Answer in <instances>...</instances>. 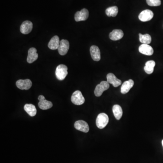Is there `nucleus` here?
<instances>
[{
	"mask_svg": "<svg viewBox=\"0 0 163 163\" xmlns=\"http://www.w3.org/2000/svg\"><path fill=\"white\" fill-rule=\"evenodd\" d=\"M155 65H156V62L154 61H148L146 62L145 66L144 67V70L147 74H152L154 71Z\"/></svg>",
	"mask_w": 163,
	"mask_h": 163,
	"instance_id": "21",
	"label": "nucleus"
},
{
	"mask_svg": "<svg viewBox=\"0 0 163 163\" xmlns=\"http://www.w3.org/2000/svg\"><path fill=\"white\" fill-rule=\"evenodd\" d=\"M139 39L141 43H143V44H147L149 45L152 42V37L151 35L149 34H145V35H142V34H139Z\"/></svg>",
	"mask_w": 163,
	"mask_h": 163,
	"instance_id": "23",
	"label": "nucleus"
},
{
	"mask_svg": "<svg viewBox=\"0 0 163 163\" xmlns=\"http://www.w3.org/2000/svg\"><path fill=\"white\" fill-rule=\"evenodd\" d=\"M68 67L64 64H60L58 66L55 71V75L59 80H64L68 75Z\"/></svg>",
	"mask_w": 163,
	"mask_h": 163,
	"instance_id": "2",
	"label": "nucleus"
},
{
	"mask_svg": "<svg viewBox=\"0 0 163 163\" xmlns=\"http://www.w3.org/2000/svg\"><path fill=\"white\" fill-rule=\"evenodd\" d=\"M134 82L132 79H129L128 81L125 82L122 84L121 92L125 94L128 93L130 89L134 86Z\"/></svg>",
	"mask_w": 163,
	"mask_h": 163,
	"instance_id": "16",
	"label": "nucleus"
},
{
	"mask_svg": "<svg viewBox=\"0 0 163 163\" xmlns=\"http://www.w3.org/2000/svg\"><path fill=\"white\" fill-rule=\"evenodd\" d=\"M108 122V116L104 113L99 114L96 119V125L100 129L105 128Z\"/></svg>",
	"mask_w": 163,
	"mask_h": 163,
	"instance_id": "1",
	"label": "nucleus"
},
{
	"mask_svg": "<svg viewBox=\"0 0 163 163\" xmlns=\"http://www.w3.org/2000/svg\"><path fill=\"white\" fill-rule=\"evenodd\" d=\"M74 126L76 130L84 133H87L89 130L88 124L84 121H77L74 123Z\"/></svg>",
	"mask_w": 163,
	"mask_h": 163,
	"instance_id": "7",
	"label": "nucleus"
},
{
	"mask_svg": "<svg viewBox=\"0 0 163 163\" xmlns=\"http://www.w3.org/2000/svg\"><path fill=\"white\" fill-rule=\"evenodd\" d=\"M24 111L29 115L30 116L34 117L36 115L37 113L36 108L34 105L32 104H26L24 105Z\"/></svg>",
	"mask_w": 163,
	"mask_h": 163,
	"instance_id": "19",
	"label": "nucleus"
},
{
	"mask_svg": "<svg viewBox=\"0 0 163 163\" xmlns=\"http://www.w3.org/2000/svg\"><path fill=\"white\" fill-rule=\"evenodd\" d=\"M118 13V9L116 6L109 7L106 10V14L108 16L115 17Z\"/></svg>",
	"mask_w": 163,
	"mask_h": 163,
	"instance_id": "22",
	"label": "nucleus"
},
{
	"mask_svg": "<svg viewBox=\"0 0 163 163\" xmlns=\"http://www.w3.org/2000/svg\"><path fill=\"white\" fill-rule=\"evenodd\" d=\"M139 52L146 55H152L154 53V50L152 47L147 44H142L139 48Z\"/></svg>",
	"mask_w": 163,
	"mask_h": 163,
	"instance_id": "14",
	"label": "nucleus"
},
{
	"mask_svg": "<svg viewBox=\"0 0 163 163\" xmlns=\"http://www.w3.org/2000/svg\"><path fill=\"white\" fill-rule=\"evenodd\" d=\"M59 39L57 35H55L52 37L48 44V47L52 50H55L58 49L60 44Z\"/></svg>",
	"mask_w": 163,
	"mask_h": 163,
	"instance_id": "18",
	"label": "nucleus"
},
{
	"mask_svg": "<svg viewBox=\"0 0 163 163\" xmlns=\"http://www.w3.org/2000/svg\"><path fill=\"white\" fill-rule=\"evenodd\" d=\"M71 99L73 104L76 105L83 104L85 102V99L82 93L78 90L75 91L73 93Z\"/></svg>",
	"mask_w": 163,
	"mask_h": 163,
	"instance_id": "3",
	"label": "nucleus"
},
{
	"mask_svg": "<svg viewBox=\"0 0 163 163\" xmlns=\"http://www.w3.org/2000/svg\"><path fill=\"white\" fill-rule=\"evenodd\" d=\"M154 16V13L150 10H145L139 14V19L142 22H146L151 20Z\"/></svg>",
	"mask_w": 163,
	"mask_h": 163,
	"instance_id": "8",
	"label": "nucleus"
},
{
	"mask_svg": "<svg viewBox=\"0 0 163 163\" xmlns=\"http://www.w3.org/2000/svg\"><path fill=\"white\" fill-rule=\"evenodd\" d=\"M38 99L40 101L38 104V106L41 109L44 110L49 109L53 107L52 103L51 101L46 100L45 97L43 95L39 96Z\"/></svg>",
	"mask_w": 163,
	"mask_h": 163,
	"instance_id": "5",
	"label": "nucleus"
},
{
	"mask_svg": "<svg viewBox=\"0 0 163 163\" xmlns=\"http://www.w3.org/2000/svg\"><path fill=\"white\" fill-rule=\"evenodd\" d=\"M162 146L163 147V140H162Z\"/></svg>",
	"mask_w": 163,
	"mask_h": 163,
	"instance_id": "25",
	"label": "nucleus"
},
{
	"mask_svg": "<svg viewBox=\"0 0 163 163\" xmlns=\"http://www.w3.org/2000/svg\"><path fill=\"white\" fill-rule=\"evenodd\" d=\"M146 2L148 5L152 7H157L161 3V0H146Z\"/></svg>",
	"mask_w": 163,
	"mask_h": 163,
	"instance_id": "24",
	"label": "nucleus"
},
{
	"mask_svg": "<svg viewBox=\"0 0 163 163\" xmlns=\"http://www.w3.org/2000/svg\"><path fill=\"white\" fill-rule=\"evenodd\" d=\"M124 33L121 29H114L109 34V38L112 41L120 40L123 37Z\"/></svg>",
	"mask_w": 163,
	"mask_h": 163,
	"instance_id": "17",
	"label": "nucleus"
},
{
	"mask_svg": "<svg viewBox=\"0 0 163 163\" xmlns=\"http://www.w3.org/2000/svg\"><path fill=\"white\" fill-rule=\"evenodd\" d=\"M112 112L116 119L119 120L122 116L123 111L122 108L120 105H114L112 108Z\"/></svg>",
	"mask_w": 163,
	"mask_h": 163,
	"instance_id": "20",
	"label": "nucleus"
},
{
	"mask_svg": "<svg viewBox=\"0 0 163 163\" xmlns=\"http://www.w3.org/2000/svg\"><path fill=\"white\" fill-rule=\"evenodd\" d=\"M90 54L93 60L99 61L101 59V53L99 47L96 46H93L90 49Z\"/></svg>",
	"mask_w": 163,
	"mask_h": 163,
	"instance_id": "12",
	"label": "nucleus"
},
{
	"mask_svg": "<svg viewBox=\"0 0 163 163\" xmlns=\"http://www.w3.org/2000/svg\"><path fill=\"white\" fill-rule=\"evenodd\" d=\"M38 54L37 53V50L35 48H31L28 51V55L27 58V61L28 63L31 64L37 59Z\"/></svg>",
	"mask_w": 163,
	"mask_h": 163,
	"instance_id": "15",
	"label": "nucleus"
},
{
	"mask_svg": "<svg viewBox=\"0 0 163 163\" xmlns=\"http://www.w3.org/2000/svg\"><path fill=\"white\" fill-rule=\"evenodd\" d=\"M89 16V12L87 9H83L77 12L75 15V20L77 22L86 20Z\"/></svg>",
	"mask_w": 163,
	"mask_h": 163,
	"instance_id": "10",
	"label": "nucleus"
},
{
	"mask_svg": "<svg viewBox=\"0 0 163 163\" xmlns=\"http://www.w3.org/2000/svg\"><path fill=\"white\" fill-rule=\"evenodd\" d=\"M69 48V42L67 40H61L60 42L59 46L58 49L59 54L61 55H64L68 52Z\"/></svg>",
	"mask_w": 163,
	"mask_h": 163,
	"instance_id": "9",
	"label": "nucleus"
},
{
	"mask_svg": "<svg viewBox=\"0 0 163 163\" xmlns=\"http://www.w3.org/2000/svg\"><path fill=\"white\" fill-rule=\"evenodd\" d=\"M32 85V82L29 79H20L16 82V86L21 90H28L31 87Z\"/></svg>",
	"mask_w": 163,
	"mask_h": 163,
	"instance_id": "6",
	"label": "nucleus"
},
{
	"mask_svg": "<svg viewBox=\"0 0 163 163\" xmlns=\"http://www.w3.org/2000/svg\"><path fill=\"white\" fill-rule=\"evenodd\" d=\"M109 83L107 81H102L98 84L94 90V94L96 97H100L103 93L109 88Z\"/></svg>",
	"mask_w": 163,
	"mask_h": 163,
	"instance_id": "4",
	"label": "nucleus"
},
{
	"mask_svg": "<svg viewBox=\"0 0 163 163\" xmlns=\"http://www.w3.org/2000/svg\"><path fill=\"white\" fill-rule=\"evenodd\" d=\"M33 29V24L31 21L26 20L24 21L20 27V31L23 34H28Z\"/></svg>",
	"mask_w": 163,
	"mask_h": 163,
	"instance_id": "11",
	"label": "nucleus"
},
{
	"mask_svg": "<svg viewBox=\"0 0 163 163\" xmlns=\"http://www.w3.org/2000/svg\"><path fill=\"white\" fill-rule=\"evenodd\" d=\"M107 82L109 83L112 84L114 87H117L121 85V81L118 79L114 74L109 73L107 76Z\"/></svg>",
	"mask_w": 163,
	"mask_h": 163,
	"instance_id": "13",
	"label": "nucleus"
}]
</instances>
